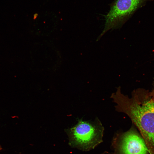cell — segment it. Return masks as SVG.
Segmentation results:
<instances>
[{
  "mask_svg": "<svg viewBox=\"0 0 154 154\" xmlns=\"http://www.w3.org/2000/svg\"><path fill=\"white\" fill-rule=\"evenodd\" d=\"M153 0V1H154V0Z\"/></svg>",
  "mask_w": 154,
  "mask_h": 154,
  "instance_id": "obj_6",
  "label": "cell"
},
{
  "mask_svg": "<svg viewBox=\"0 0 154 154\" xmlns=\"http://www.w3.org/2000/svg\"><path fill=\"white\" fill-rule=\"evenodd\" d=\"M145 0H115L105 17L103 33L127 20Z\"/></svg>",
  "mask_w": 154,
  "mask_h": 154,
  "instance_id": "obj_4",
  "label": "cell"
},
{
  "mask_svg": "<svg viewBox=\"0 0 154 154\" xmlns=\"http://www.w3.org/2000/svg\"><path fill=\"white\" fill-rule=\"evenodd\" d=\"M111 145L114 154H149L145 143L133 126L114 136Z\"/></svg>",
  "mask_w": 154,
  "mask_h": 154,
  "instance_id": "obj_3",
  "label": "cell"
},
{
  "mask_svg": "<svg viewBox=\"0 0 154 154\" xmlns=\"http://www.w3.org/2000/svg\"><path fill=\"white\" fill-rule=\"evenodd\" d=\"M104 128L97 118L94 121L79 119L67 130L70 145L83 151L94 149L103 141Z\"/></svg>",
  "mask_w": 154,
  "mask_h": 154,
  "instance_id": "obj_2",
  "label": "cell"
},
{
  "mask_svg": "<svg viewBox=\"0 0 154 154\" xmlns=\"http://www.w3.org/2000/svg\"><path fill=\"white\" fill-rule=\"evenodd\" d=\"M116 111L127 115L137 127L149 154H154V89L138 88L130 98L121 92L120 86L111 95Z\"/></svg>",
  "mask_w": 154,
  "mask_h": 154,
  "instance_id": "obj_1",
  "label": "cell"
},
{
  "mask_svg": "<svg viewBox=\"0 0 154 154\" xmlns=\"http://www.w3.org/2000/svg\"><path fill=\"white\" fill-rule=\"evenodd\" d=\"M102 154H114L113 152H110L107 151H105Z\"/></svg>",
  "mask_w": 154,
  "mask_h": 154,
  "instance_id": "obj_5",
  "label": "cell"
}]
</instances>
